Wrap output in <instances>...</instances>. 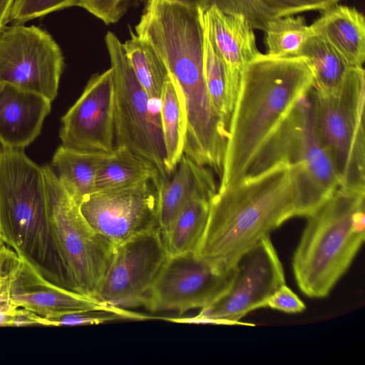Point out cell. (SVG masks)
<instances>
[{"label":"cell","instance_id":"cell-1","mask_svg":"<svg viewBox=\"0 0 365 365\" xmlns=\"http://www.w3.org/2000/svg\"><path fill=\"white\" fill-rule=\"evenodd\" d=\"M310 215L297 170L275 164L217 188L195 254L220 269H232L242 254L286 221Z\"/></svg>","mask_w":365,"mask_h":365},{"label":"cell","instance_id":"cell-2","mask_svg":"<svg viewBox=\"0 0 365 365\" xmlns=\"http://www.w3.org/2000/svg\"><path fill=\"white\" fill-rule=\"evenodd\" d=\"M313 86L312 71L299 56L260 53L246 65L228 126L218 188L246 175L269 137Z\"/></svg>","mask_w":365,"mask_h":365},{"label":"cell","instance_id":"cell-3","mask_svg":"<svg viewBox=\"0 0 365 365\" xmlns=\"http://www.w3.org/2000/svg\"><path fill=\"white\" fill-rule=\"evenodd\" d=\"M0 237L46 280L76 292L50 225L42 167L21 149L0 153Z\"/></svg>","mask_w":365,"mask_h":365},{"label":"cell","instance_id":"cell-4","mask_svg":"<svg viewBox=\"0 0 365 365\" xmlns=\"http://www.w3.org/2000/svg\"><path fill=\"white\" fill-rule=\"evenodd\" d=\"M364 211L365 189L339 186L307 217L292 260L305 295L326 297L346 272L364 241Z\"/></svg>","mask_w":365,"mask_h":365},{"label":"cell","instance_id":"cell-5","mask_svg":"<svg viewBox=\"0 0 365 365\" xmlns=\"http://www.w3.org/2000/svg\"><path fill=\"white\" fill-rule=\"evenodd\" d=\"M277 163L289 165L297 170L299 188L311 214L339 185L336 172L317 130L314 86L269 137L246 175L258 174Z\"/></svg>","mask_w":365,"mask_h":365},{"label":"cell","instance_id":"cell-6","mask_svg":"<svg viewBox=\"0 0 365 365\" xmlns=\"http://www.w3.org/2000/svg\"><path fill=\"white\" fill-rule=\"evenodd\" d=\"M364 102L363 66H351L334 91L314 88L317 130L336 172L339 186L365 189Z\"/></svg>","mask_w":365,"mask_h":365},{"label":"cell","instance_id":"cell-7","mask_svg":"<svg viewBox=\"0 0 365 365\" xmlns=\"http://www.w3.org/2000/svg\"><path fill=\"white\" fill-rule=\"evenodd\" d=\"M42 169L50 225L75 291L96 299L115 247L88 224L51 165Z\"/></svg>","mask_w":365,"mask_h":365},{"label":"cell","instance_id":"cell-8","mask_svg":"<svg viewBox=\"0 0 365 365\" xmlns=\"http://www.w3.org/2000/svg\"><path fill=\"white\" fill-rule=\"evenodd\" d=\"M105 43L114 79L115 146L149 160L166 178L160 101L150 99L137 80L118 36L108 31Z\"/></svg>","mask_w":365,"mask_h":365},{"label":"cell","instance_id":"cell-9","mask_svg":"<svg viewBox=\"0 0 365 365\" xmlns=\"http://www.w3.org/2000/svg\"><path fill=\"white\" fill-rule=\"evenodd\" d=\"M285 284L283 267L267 236L247 250L237 260L227 291L195 317L169 319L183 323L240 324L250 312L266 307L267 299Z\"/></svg>","mask_w":365,"mask_h":365},{"label":"cell","instance_id":"cell-10","mask_svg":"<svg viewBox=\"0 0 365 365\" xmlns=\"http://www.w3.org/2000/svg\"><path fill=\"white\" fill-rule=\"evenodd\" d=\"M63 66L58 44L41 28L13 23L0 31V83L36 93L52 102Z\"/></svg>","mask_w":365,"mask_h":365},{"label":"cell","instance_id":"cell-11","mask_svg":"<svg viewBox=\"0 0 365 365\" xmlns=\"http://www.w3.org/2000/svg\"><path fill=\"white\" fill-rule=\"evenodd\" d=\"M168 257L160 228L116 246L96 298L120 309L145 308Z\"/></svg>","mask_w":365,"mask_h":365},{"label":"cell","instance_id":"cell-12","mask_svg":"<svg viewBox=\"0 0 365 365\" xmlns=\"http://www.w3.org/2000/svg\"><path fill=\"white\" fill-rule=\"evenodd\" d=\"M160 182L138 184L94 191L79 203L88 224L115 247L150 230L159 228Z\"/></svg>","mask_w":365,"mask_h":365},{"label":"cell","instance_id":"cell-13","mask_svg":"<svg viewBox=\"0 0 365 365\" xmlns=\"http://www.w3.org/2000/svg\"><path fill=\"white\" fill-rule=\"evenodd\" d=\"M235 267L222 270L195 253L169 256L153 289L146 309L179 314L207 307L229 288Z\"/></svg>","mask_w":365,"mask_h":365},{"label":"cell","instance_id":"cell-14","mask_svg":"<svg viewBox=\"0 0 365 365\" xmlns=\"http://www.w3.org/2000/svg\"><path fill=\"white\" fill-rule=\"evenodd\" d=\"M62 145L84 151L110 152L115 147L114 79L110 67L93 75L81 95L61 118Z\"/></svg>","mask_w":365,"mask_h":365},{"label":"cell","instance_id":"cell-15","mask_svg":"<svg viewBox=\"0 0 365 365\" xmlns=\"http://www.w3.org/2000/svg\"><path fill=\"white\" fill-rule=\"evenodd\" d=\"M11 301L17 307L44 318L108 306L50 282L23 259L11 285Z\"/></svg>","mask_w":365,"mask_h":365},{"label":"cell","instance_id":"cell-16","mask_svg":"<svg viewBox=\"0 0 365 365\" xmlns=\"http://www.w3.org/2000/svg\"><path fill=\"white\" fill-rule=\"evenodd\" d=\"M51 101L43 96L0 83V143L21 149L40 134Z\"/></svg>","mask_w":365,"mask_h":365},{"label":"cell","instance_id":"cell-17","mask_svg":"<svg viewBox=\"0 0 365 365\" xmlns=\"http://www.w3.org/2000/svg\"><path fill=\"white\" fill-rule=\"evenodd\" d=\"M202 21L205 30L232 76L240 81L244 68L260 53L253 28L243 15L225 13L215 6L203 11Z\"/></svg>","mask_w":365,"mask_h":365},{"label":"cell","instance_id":"cell-18","mask_svg":"<svg viewBox=\"0 0 365 365\" xmlns=\"http://www.w3.org/2000/svg\"><path fill=\"white\" fill-rule=\"evenodd\" d=\"M211 170L183 154L173 173L162 180L158 187V225L163 235L192 197L215 194L217 188Z\"/></svg>","mask_w":365,"mask_h":365},{"label":"cell","instance_id":"cell-19","mask_svg":"<svg viewBox=\"0 0 365 365\" xmlns=\"http://www.w3.org/2000/svg\"><path fill=\"white\" fill-rule=\"evenodd\" d=\"M310 26L313 34L328 43L351 66L365 60V20L356 8L335 4L322 11Z\"/></svg>","mask_w":365,"mask_h":365},{"label":"cell","instance_id":"cell-20","mask_svg":"<svg viewBox=\"0 0 365 365\" xmlns=\"http://www.w3.org/2000/svg\"><path fill=\"white\" fill-rule=\"evenodd\" d=\"M108 153L79 150L61 145L50 165L63 187L79 204L94 191L96 174Z\"/></svg>","mask_w":365,"mask_h":365},{"label":"cell","instance_id":"cell-21","mask_svg":"<svg viewBox=\"0 0 365 365\" xmlns=\"http://www.w3.org/2000/svg\"><path fill=\"white\" fill-rule=\"evenodd\" d=\"M165 179L149 160L125 147L115 146L98 170L94 191L129 186L146 180L161 182Z\"/></svg>","mask_w":365,"mask_h":365},{"label":"cell","instance_id":"cell-22","mask_svg":"<svg viewBox=\"0 0 365 365\" xmlns=\"http://www.w3.org/2000/svg\"><path fill=\"white\" fill-rule=\"evenodd\" d=\"M213 195L192 197L163 235L169 256L195 253L204 234Z\"/></svg>","mask_w":365,"mask_h":365},{"label":"cell","instance_id":"cell-23","mask_svg":"<svg viewBox=\"0 0 365 365\" xmlns=\"http://www.w3.org/2000/svg\"><path fill=\"white\" fill-rule=\"evenodd\" d=\"M160 113L165 154L164 166L168 176L183 155L186 131L182 98L170 75L163 86Z\"/></svg>","mask_w":365,"mask_h":365},{"label":"cell","instance_id":"cell-24","mask_svg":"<svg viewBox=\"0 0 365 365\" xmlns=\"http://www.w3.org/2000/svg\"><path fill=\"white\" fill-rule=\"evenodd\" d=\"M203 70L212 105L228 128L240 82L232 78L227 64L213 46L205 29Z\"/></svg>","mask_w":365,"mask_h":365},{"label":"cell","instance_id":"cell-25","mask_svg":"<svg viewBox=\"0 0 365 365\" xmlns=\"http://www.w3.org/2000/svg\"><path fill=\"white\" fill-rule=\"evenodd\" d=\"M298 56L309 66L314 87L319 91L336 89L351 67L329 43L314 34L308 38Z\"/></svg>","mask_w":365,"mask_h":365},{"label":"cell","instance_id":"cell-26","mask_svg":"<svg viewBox=\"0 0 365 365\" xmlns=\"http://www.w3.org/2000/svg\"><path fill=\"white\" fill-rule=\"evenodd\" d=\"M123 48L130 68L148 97L160 101L163 86L169 74L154 48L132 31L130 38L123 43Z\"/></svg>","mask_w":365,"mask_h":365},{"label":"cell","instance_id":"cell-27","mask_svg":"<svg viewBox=\"0 0 365 365\" xmlns=\"http://www.w3.org/2000/svg\"><path fill=\"white\" fill-rule=\"evenodd\" d=\"M264 32L267 54L279 57L298 56L313 35L303 17L293 16L272 18Z\"/></svg>","mask_w":365,"mask_h":365},{"label":"cell","instance_id":"cell-28","mask_svg":"<svg viewBox=\"0 0 365 365\" xmlns=\"http://www.w3.org/2000/svg\"><path fill=\"white\" fill-rule=\"evenodd\" d=\"M148 318L150 317L125 309L104 306L46 318L38 316V322L39 325L43 326H78L99 324L120 319L143 320Z\"/></svg>","mask_w":365,"mask_h":365},{"label":"cell","instance_id":"cell-29","mask_svg":"<svg viewBox=\"0 0 365 365\" xmlns=\"http://www.w3.org/2000/svg\"><path fill=\"white\" fill-rule=\"evenodd\" d=\"M210 6H215L225 13L242 14L253 29L263 31L268 22L274 18L259 0H210Z\"/></svg>","mask_w":365,"mask_h":365},{"label":"cell","instance_id":"cell-30","mask_svg":"<svg viewBox=\"0 0 365 365\" xmlns=\"http://www.w3.org/2000/svg\"><path fill=\"white\" fill-rule=\"evenodd\" d=\"M79 0H14L10 22L22 24L49 13L77 6Z\"/></svg>","mask_w":365,"mask_h":365},{"label":"cell","instance_id":"cell-31","mask_svg":"<svg viewBox=\"0 0 365 365\" xmlns=\"http://www.w3.org/2000/svg\"><path fill=\"white\" fill-rule=\"evenodd\" d=\"M21 260L14 250L6 246L0 261V310L11 314L19 308L11 301V289Z\"/></svg>","mask_w":365,"mask_h":365},{"label":"cell","instance_id":"cell-32","mask_svg":"<svg viewBox=\"0 0 365 365\" xmlns=\"http://www.w3.org/2000/svg\"><path fill=\"white\" fill-rule=\"evenodd\" d=\"M273 15L274 18L293 16L309 11H322L340 0H259Z\"/></svg>","mask_w":365,"mask_h":365},{"label":"cell","instance_id":"cell-33","mask_svg":"<svg viewBox=\"0 0 365 365\" xmlns=\"http://www.w3.org/2000/svg\"><path fill=\"white\" fill-rule=\"evenodd\" d=\"M136 0H79L77 6L101 20L106 25L117 23Z\"/></svg>","mask_w":365,"mask_h":365},{"label":"cell","instance_id":"cell-34","mask_svg":"<svg viewBox=\"0 0 365 365\" xmlns=\"http://www.w3.org/2000/svg\"><path fill=\"white\" fill-rule=\"evenodd\" d=\"M266 307L288 314L303 312V302L285 284L279 287L267 301Z\"/></svg>","mask_w":365,"mask_h":365},{"label":"cell","instance_id":"cell-35","mask_svg":"<svg viewBox=\"0 0 365 365\" xmlns=\"http://www.w3.org/2000/svg\"><path fill=\"white\" fill-rule=\"evenodd\" d=\"M38 324V315L35 313L19 307L11 315L9 326V327H24Z\"/></svg>","mask_w":365,"mask_h":365},{"label":"cell","instance_id":"cell-36","mask_svg":"<svg viewBox=\"0 0 365 365\" xmlns=\"http://www.w3.org/2000/svg\"><path fill=\"white\" fill-rule=\"evenodd\" d=\"M14 0H0V31L10 22V14Z\"/></svg>","mask_w":365,"mask_h":365},{"label":"cell","instance_id":"cell-37","mask_svg":"<svg viewBox=\"0 0 365 365\" xmlns=\"http://www.w3.org/2000/svg\"><path fill=\"white\" fill-rule=\"evenodd\" d=\"M192 9L206 10L210 6V0H165Z\"/></svg>","mask_w":365,"mask_h":365},{"label":"cell","instance_id":"cell-38","mask_svg":"<svg viewBox=\"0 0 365 365\" xmlns=\"http://www.w3.org/2000/svg\"><path fill=\"white\" fill-rule=\"evenodd\" d=\"M11 315L0 310V327H9Z\"/></svg>","mask_w":365,"mask_h":365},{"label":"cell","instance_id":"cell-39","mask_svg":"<svg viewBox=\"0 0 365 365\" xmlns=\"http://www.w3.org/2000/svg\"><path fill=\"white\" fill-rule=\"evenodd\" d=\"M6 244L4 242V240L0 237V261H1L3 252H4V250L5 247H6Z\"/></svg>","mask_w":365,"mask_h":365},{"label":"cell","instance_id":"cell-40","mask_svg":"<svg viewBox=\"0 0 365 365\" xmlns=\"http://www.w3.org/2000/svg\"><path fill=\"white\" fill-rule=\"evenodd\" d=\"M3 149H4V148H3V146L0 143V153L2 151Z\"/></svg>","mask_w":365,"mask_h":365}]
</instances>
